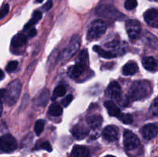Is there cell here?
I'll list each match as a JSON object with an SVG mask.
<instances>
[{
	"mask_svg": "<svg viewBox=\"0 0 158 157\" xmlns=\"http://www.w3.org/2000/svg\"><path fill=\"white\" fill-rule=\"evenodd\" d=\"M152 92V86L147 80H138L132 83L127 93L130 101H138L146 99Z\"/></svg>",
	"mask_w": 158,
	"mask_h": 157,
	"instance_id": "1",
	"label": "cell"
},
{
	"mask_svg": "<svg viewBox=\"0 0 158 157\" xmlns=\"http://www.w3.org/2000/svg\"><path fill=\"white\" fill-rule=\"evenodd\" d=\"M89 65V55L86 49L81 51L78 57V62L68 68V75L71 78H77L81 76Z\"/></svg>",
	"mask_w": 158,
	"mask_h": 157,
	"instance_id": "2",
	"label": "cell"
},
{
	"mask_svg": "<svg viewBox=\"0 0 158 157\" xmlns=\"http://www.w3.org/2000/svg\"><path fill=\"white\" fill-rule=\"evenodd\" d=\"M22 89V83L19 79L11 82L6 89L4 101L9 106L15 104L19 97Z\"/></svg>",
	"mask_w": 158,
	"mask_h": 157,
	"instance_id": "3",
	"label": "cell"
},
{
	"mask_svg": "<svg viewBox=\"0 0 158 157\" xmlns=\"http://www.w3.org/2000/svg\"><path fill=\"white\" fill-rule=\"evenodd\" d=\"M96 14L98 16L104 17L106 18L113 20L122 19L125 16L123 13L117 10L114 6L108 4L101 5V6H98L96 9Z\"/></svg>",
	"mask_w": 158,
	"mask_h": 157,
	"instance_id": "4",
	"label": "cell"
},
{
	"mask_svg": "<svg viewBox=\"0 0 158 157\" xmlns=\"http://www.w3.org/2000/svg\"><path fill=\"white\" fill-rule=\"evenodd\" d=\"M106 24L103 20L96 19L91 23L90 27L87 32V38L94 40L100 38L106 32Z\"/></svg>",
	"mask_w": 158,
	"mask_h": 157,
	"instance_id": "5",
	"label": "cell"
},
{
	"mask_svg": "<svg viewBox=\"0 0 158 157\" xmlns=\"http://www.w3.org/2000/svg\"><path fill=\"white\" fill-rule=\"evenodd\" d=\"M80 47V38L78 35H74L71 38L69 44L67 45L64 50L63 51L61 55V59L66 60L69 59L73 55H75L78 52Z\"/></svg>",
	"mask_w": 158,
	"mask_h": 157,
	"instance_id": "6",
	"label": "cell"
},
{
	"mask_svg": "<svg viewBox=\"0 0 158 157\" xmlns=\"http://www.w3.org/2000/svg\"><path fill=\"white\" fill-rule=\"evenodd\" d=\"M123 146L127 152L134 151L140 147V139L133 132L125 130L123 132Z\"/></svg>",
	"mask_w": 158,
	"mask_h": 157,
	"instance_id": "7",
	"label": "cell"
},
{
	"mask_svg": "<svg viewBox=\"0 0 158 157\" xmlns=\"http://www.w3.org/2000/svg\"><path fill=\"white\" fill-rule=\"evenodd\" d=\"M17 142L10 134H6L0 136V152H12L17 149Z\"/></svg>",
	"mask_w": 158,
	"mask_h": 157,
	"instance_id": "8",
	"label": "cell"
},
{
	"mask_svg": "<svg viewBox=\"0 0 158 157\" xmlns=\"http://www.w3.org/2000/svg\"><path fill=\"white\" fill-rule=\"evenodd\" d=\"M127 32L131 41H135L140 37L141 33V25L137 20L129 19L125 24Z\"/></svg>",
	"mask_w": 158,
	"mask_h": 157,
	"instance_id": "9",
	"label": "cell"
},
{
	"mask_svg": "<svg viewBox=\"0 0 158 157\" xmlns=\"http://www.w3.org/2000/svg\"><path fill=\"white\" fill-rule=\"evenodd\" d=\"M102 134H103V137L104 138V139L113 143V142H115L118 139L119 129L116 126L110 125V126H106L103 129Z\"/></svg>",
	"mask_w": 158,
	"mask_h": 157,
	"instance_id": "10",
	"label": "cell"
},
{
	"mask_svg": "<svg viewBox=\"0 0 158 157\" xmlns=\"http://www.w3.org/2000/svg\"><path fill=\"white\" fill-rule=\"evenodd\" d=\"M106 95L113 99H119L121 96V88L119 83L116 81H112L106 89Z\"/></svg>",
	"mask_w": 158,
	"mask_h": 157,
	"instance_id": "11",
	"label": "cell"
},
{
	"mask_svg": "<svg viewBox=\"0 0 158 157\" xmlns=\"http://www.w3.org/2000/svg\"><path fill=\"white\" fill-rule=\"evenodd\" d=\"M145 22L150 26L158 28V9H150L143 14Z\"/></svg>",
	"mask_w": 158,
	"mask_h": 157,
	"instance_id": "12",
	"label": "cell"
},
{
	"mask_svg": "<svg viewBox=\"0 0 158 157\" xmlns=\"http://www.w3.org/2000/svg\"><path fill=\"white\" fill-rule=\"evenodd\" d=\"M158 133V125L150 123L142 128L141 134L143 138L147 140H151L156 136Z\"/></svg>",
	"mask_w": 158,
	"mask_h": 157,
	"instance_id": "13",
	"label": "cell"
},
{
	"mask_svg": "<svg viewBox=\"0 0 158 157\" xmlns=\"http://www.w3.org/2000/svg\"><path fill=\"white\" fill-rule=\"evenodd\" d=\"M73 136L78 140L83 139L89 134V130L84 126L81 124H77L72 129Z\"/></svg>",
	"mask_w": 158,
	"mask_h": 157,
	"instance_id": "14",
	"label": "cell"
},
{
	"mask_svg": "<svg viewBox=\"0 0 158 157\" xmlns=\"http://www.w3.org/2000/svg\"><path fill=\"white\" fill-rule=\"evenodd\" d=\"M142 41L149 47L158 49V38L149 32H145L142 36Z\"/></svg>",
	"mask_w": 158,
	"mask_h": 157,
	"instance_id": "15",
	"label": "cell"
},
{
	"mask_svg": "<svg viewBox=\"0 0 158 157\" xmlns=\"http://www.w3.org/2000/svg\"><path fill=\"white\" fill-rule=\"evenodd\" d=\"M86 122L91 129H98L99 128L101 127L102 124H103V117L97 114L89 115L86 119Z\"/></svg>",
	"mask_w": 158,
	"mask_h": 157,
	"instance_id": "16",
	"label": "cell"
},
{
	"mask_svg": "<svg viewBox=\"0 0 158 157\" xmlns=\"http://www.w3.org/2000/svg\"><path fill=\"white\" fill-rule=\"evenodd\" d=\"M142 65L145 69L150 72H155L157 69V63L152 56H146L142 59Z\"/></svg>",
	"mask_w": 158,
	"mask_h": 157,
	"instance_id": "17",
	"label": "cell"
},
{
	"mask_svg": "<svg viewBox=\"0 0 158 157\" xmlns=\"http://www.w3.org/2000/svg\"><path fill=\"white\" fill-rule=\"evenodd\" d=\"M72 155L73 157H89L90 151L86 146L76 145L72 150Z\"/></svg>",
	"mask_w": 158,
	"mask_h": 157,
	"instance_id": "18",
	"label": "cell"
},
{
	"mask_svg": "<svg viewBox=\"0 0 158 157\" xmlns=\"http://www.w3.org/2000/svg\"><path fill=\"white\" fill-rule=\"evenodd\" d=\"M26 42H27V37H26V35L19 32V33L14 35L13 38H12L11 46H12V48H19L24 46L26 43Z\"/></svg>",
	"mask_w": 158,
	"mask_h": 157,
	"instance_id": "19",
	"label": "cell"
},
{
	"mask_svg": "<svg viewBox=\"0 0 158 157\" xmlns=\"http://www.w3.org/2000/svg\"><path fill=\"white\" fill-rule=\"evenodd\" d=\"M138 71V66L134 61H130L124 65L123 74L125 75H133Z\"/></svg>",
	"mask_w": 158,
	"mask_h": 157,
	"instance_id": "20",
	"label": "cell"
},
{
	"mask_svg": "<svg viewBox=\"0 0 158 157\" xmlns=\"http://www.w3.org/2000/svg\"><path fill=\"white\" fill-rule=\"evenodd\" d=\"M104 106L106 107V110H107L108 114H109L110 116H116L117 117L120 113V109L117 106V105L112 101H106L104 103Z\"/></svg>",
	"mask_w": 158,
	"mask_h": 157,
	"instance_id": "21",
	"label": "cell"
},
{
	"mask_svg": "<svg viewBox=\"0 0 158 157\" xmlns=\"http://www.w3.org/2000/svg\"><path fill=\"white\" fill-rule=\"evenodd\" d=\"M94 50L95 51L97 54H99V55L103 57V58H112L117 57V55H116L113 52H111V51L110 50H106V49H102L101 47H100V46H94Z\"/></svg>",
	"mask_w": 158,
	"mask_h": 157,
	"instance_id": "22",
	"label": "cell"
},
{
	"mask_svg": "<svg viewBox=\"0 0 158 157\" xmlns=\"http://www.w3.org/2000/svg\"><path fill=\"white\" fill-rule=\"evenodd\" d=\"M41 18H42L41 12H40V11H35V12H34L33 14H32V18H31V19L26 23V26H24L25 30H28V29L32 28V26H33L34 25L36 24V23L41 19Z\"/></svg>",
	"mask_w": 158,
	"mask_h": 157,
	"instance_id": "23",
	"label": "cell"
},
{
	"mask_svg": "<svg viewBox=\"0 0 158 157\" xmlns=\"http://www.w3.org/2000/svg\"><path fill=\"white\" fill-rule=\"evenodd\" d=\"M48 113L52 116H60L63 114V109L60 105L57 103H52L49 108Z\"/></svg>",
	"mask_w": 158,
	"mask_h": 157,
	"instance_id": "24",
	"label": "cell"
},
{
	"mask_svg": "<svg viewBox=\"0 0 158 157\" xmlns=\"http://www.w3.org/2000/svg\"><path fill=\"white\" fill-rule=\"evenodd\" d=\"M66 88H65L64 86H62V85H60V86H56L55 88L53 91V95H52V99L54 100L56 99L59 98V97H62L66 94Z\"/></svg>",
	"mask_w": 158,
	"mask_h": 157,
	"instance_id": "25",
	"label": "cell"
},
{
	"mask_svg": "<svg viewBox=\"0 0 158 157\" xmlns=\"http://www.w3.org/2000/svg\"><path fill=\"white\" fill-rule=\"evenodd\" d=\"M48 97H49V90L44 89L39 97V103L40 104V106H46L48 102Z\"/></svg>",
	"mask_w": 158,
	"mask_h": 157,
	"instance_id": "26",
	"label": "cell"
},
{
	"mask_svg": "<svg viewBox=\"0 0 158 157\" xmlns=\"http://www.w3.org/2000/svg\"><path fill=\"white\" fill-rule=\"evenodd\" d=\"M119 120L122 122L124 124H131L133 122V118L130 114H125V113H122L120 112V115L117 116Z\"/></svg>",
	"mask_w": 158,
	"mask_h": 157,
	"instance_id": "27",
	"label": "cell"
},
{
	"mask_svg": "<svg viewBox=\"0 0 158 157\" xmlns=\"http://www.w3.org/2000/svg\"><path fill=\"white\" fill-rule=\"evenodd\" d=\"M44 126H45V123L43 120L40 119L35 123V127H34V131H35V134H36L37 135H40V134L43 132Z\"/></svg>",
	"mask_w": 158,
	"mask_h": 157,
	"instance_id": "28",
	"label": "cell"
},
{
	"mask_svg": "<svg viewBox=\"0 0 158 157\" xmlns=\"http://www.w3.org/2000/svg\"><path fill=\"white\" fill-rule=\"evenodd\" d=\"M150 112L152 115L158 116V96L153 101L150 108Z\"/></svg>",
	"mask_w": 158,
	"mask_h": 157,
	"instance_id": "29",
	"label": "cell"
},
{
	"mask_svg": "<svg viewBox=\"0 0 158 157\" xmlns=\"http://www.w3.org/2000/svg\"><path fill=\"white\" fill-rule=\"evenodd\" d=\"M35 149H44V150L48 151V152H52V148L51 146L50 143L49 142H43V143H40L39 146H37L36 147H35Z\"/></svg>",
	"mask_w": 158,
	"mask_h": 157,
	"instance_id": "30",
	"label": "cell"
},
{
	"mask_svg": "<svg viewBox=\"0 0 158 157\" xmlns=\"http://www.w3.org/2000/svg\"><path fill=\"white\" fill-rule=\"evenodd\" d=\"M124 6L127 10H133L137 6V0H126Z\"/></svg>",
	"mask_w": 158,
	"mask_h": 157,
	"instance_id": "31",
	"label": "cell"
},
{
	"mask_svg": "<svg viewBox=\"0 0 158 157\" xmlns=\"http://www.w3.org/2000/svg\"><path fill=\"white\" fill-rule=\"evenodd\" d=\"M17 66H18V62L17 61H11L7 64L6 68V70L8 72H12L16 69Z\"/></svg>",
	"mask_w": 158,
	"mask_h": 157,
	"instance_id": "32",
	"label": "cell"
},
{
	"mask_svg": "<svg viewBox=\"0 0 158 157\" xmlns=\"http://www.w3.org/2000/svg\"><path fill=\"white\" fill-rule=\"evenodd\" d=\"M9 4H5L0 9V19L4 18L8 13H9Z\"/></svg>",
	"mask_w": 158,
	"mask_h": 157,
	"instance_id": "33",
	"label": "cell"
},
{
	"mask_svg": "<svg viewBox=\"0 0 158 157\" xmlns=\"http://www.w3.org/2000/svg\"><path fill=\"white\" fill-rule=\"evenodd\" d=\"M73 96L72 95H66V96L62 100V104H63V106H64V107H66V106H68L70 104L71 102L73 101Z\"/></svg>",
	"mask_w": 158,
	"mask_h": 157,
	"instance_id": "34",
	"label": "cell"
},
{
	"mask_svg": "<svg viewBox=\"0 0 158 157\" xmlns=\"http://www.w3.org/2000/svg\"><path fill=\"white\" fill-rule=\"evenodd\" d=\"M52 6H53L52 0H48V1L46 2V4L43 6V9L44 11H46V12H47V11L49 10V9H52Z\"/></svg>",
	"mask_w": 158,
	"mask_h": 157,
	"instance_id": "35",
	"label": "cell"
},
{
	"mask_svg": "<svg viewBox=\"0 0 158 157\" xmlns=\"http://www.w3.org/2000/svg\"><path fill=\"white\" fill-rule=\"evenodd\" d=\"M37 32H36V29H34V28H31V29H29V35H30L31 37H33L35 36V35H36Z\"/></svg>",
	"mask_w": 158,
	"mask_h": 157,
	"instance_id": "36",
	"label": "cell"
},
{
	"mask_svg": "<svg viewBox=\"0 0 158 157\" xmlns=\"http://www.w3.org/2000/svg\"><path fill=\"white\" fill-rule=\"evenodd\" d=\"M5 93H6V89H0V101L4 100Z\"/></svg>",
	"mask_w": 158,
	"mask_h": 157,
	"instance_id": "37",
	"label": "cell"
},
{
	"mask_svg": "<svg viewBox=\"0 0 158 157\" xmlns=\"http://www.w3.org/2000/svg\"><path fill=\"white\" fill-rule=\"evenodd\" d=\"M5 77V74L2 69H0V80H2Z\"/></svg>",
	"mask_w": 158,
	"mask_h": 157,
	"instance_id": "38",
	"label": "cell"
},
{
	"mask_svg": "<svg viewBox=\"0 0 158 157\" xmlns=\"http://www.w3.org/2000/svg\"><path fill=\"white\" fill-rule=\"evenodd\" d=\"M2 112V101H0V116H1Z\"/></svg>",
	"mask_w": 158,
	"mask_h": 157,
	"instance_id": "39",
	"label": "cell"
},
{
	"mask_svg": "<svg viewBox=\"0 0 158 157\" xmlns=\"http://www.w3.org/2000/svg\"><path fill=\"white\" fill-rule=\"evenodd\" d=\"M104 157H115V156H114V155H107Z\"/></svg>",
	"mask_w": 158,
	"mask_h": 157,
	"instance_id": "40",
	"label": "cell"
},
{
	"mask_svg": "<svg viewBox=\"0 0 158 157\" xmlns=\"http://www.w3.org/2000/svg\"><path fill=\"white\" fill-rule=\"evenodd\" d=\"M43 1V0H36L37 2H42Z\"/></svg>",
	"mask_w": 158,
	"mask_h": 157,
	"instance_id": "41",
	"label": "cell"
},
{
	"mask_svg": "<svg viewBox=\"0 0 158 157\" xmlns=\"http://www.w3.org/2000/svg\"><path fill=\"white\" fill-rule=\"evenodd\" d=\"M151 2H158V0H150Z\"/></svg>",
	"mask_w": 158,
	"mask_h": 157,
	"instance_id": "42",
	"label": "cell"
}]
</instances>
